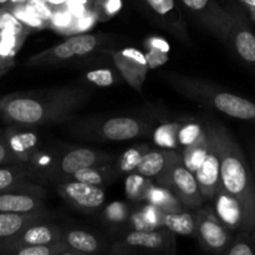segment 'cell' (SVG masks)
<instances>
[{
	"label": "cell",
	"instance_id": "cell-17",
	"mask_svg": "<svg viewBox=\"0 0 255 255\" xmlns=\"http://www.w3.org/2000/svg\"><path fill=\"white\" fill-rule=\"evenodd\" d=\"M56 191L64 201L85 212H95L100 209L106 198L105 191L101 187L77 181L60 182Z\"/></svg>",
	"mask_w": 255,
	"mask_h": 255
},
{
	"label": "cell",
	"instance_id": "cell-25",
	"mask_svg": "<svg viewBox=\"0 0 255 255\" xmlns=\"http://www.w3.org/2000/svg\"><path fill=\"white\" fill-rule=\"evenodd\" d=\"M211 133H209L207 125L204 124V133L196 142L182 148V162L189 171L196 173L197 169L201 167V164L206 159L209 148H211Z\"/></svg>",
	"mask_w": 255,
	"mask_h": 255
},
{
	"label": "cell",
	"instance_id": "cell-14",
	"mask_svg": "<svg viewBox=\"0 0 255 255\" xmlns=\"http://www.w3.org/2000/svg\"><path fill=\"white\" fill-rule=\"evenodd\" d=\"M166 188L178 198L186 209H198L204 204L196 176L184 166L182 159L172 168Z\"/></svg>",
	"mask_w": 255,
	"mask_h": 255
},
{
	"label": "cell",
	"instance_id": "cell-8",
	"mask_svg": "<svg viewBox=\"0 0 255 255\" xmlns=\"http://www.w3.org/2000/svg\"><path fill=\"white\" fill-rule=\"evenodd\" d=\"M196 233L194 238L206 253L223 255L231 246L234 234L223 226L217 217L213 207L202 206L194 213Z\"/></svg>",
	"mask_w": 255,
	"mask_h": 255
},
{
	"label": "cell",
	"instance_id": "cell-13",
	"mask_svg": "<svg viewBox=\"0 0 255 255\" xmlns=\"http://www.w3.org/2000/svg\"><path fill=\"white\" fill-rule=\"evenodd\" d=\"M64 228L47 221L37 222L25 228L16 236L0 242V255L16 249L32 246H46L59 243L62 239Z\"/></svg>",
	"mask_w": 255,
	"mask_h": 255
},
{
	"label": "cell",
	"instance_id": "cell-37",
	"mask_svg": "<svg viewBox=\"0 0 255 255\" xmlns=\"http://www.w3.org/2000/svg\"><path fill=\"white\" fill-rule=\"evenodd\" d=\"M66 251H69V248L62 242H59V243L46 244V246L25 247V248L16 249L4 255H59Z\"/></svg>",
	"mask_w": 255,
	"mask_h": 255
},
{
	"label": "cell",
	"instance_id": "cell-40",
	"mask_svg": "<svg viewBox=\"0 0 255 255\" xmlns=\"http://www.w3.org/2000/svg\"><path fill=\"white\" fill-rule=\"evenodd\" d=\"M12 66H14V59L0 56V74L4 75L5 72L9 71Z\"/></svg>",
	"mask_w": 255,
	"mask_h": 255
},
{
	"label": "cell",
	"instance_id": "cell-19",
	"mask_svg": "<svg viewBox=\"0 0 255 255\" xmlns=\"http://www.w3.org/2000/svg\"><path fill=\"white\" fill-rule=\"evenodd\" d=\"M41 177L27 163H12L0 166V192L45 191L39 183Z\"/></svg>",
	"mask_w": 255,
	"mask_h": 255
},
{
	"label": "cell",
	"instance_id": "cell-10",
	"mask_svg": "<svg viewBox=\"0 0 255 255\" xmlns=\"http://www.w3.org/2000/svg\"><path fill=\"white\" fill-rule=\"evenodd\" d=\"M156 25L184 44L191 42L183 11L177 0H134Z\"/></svg>",
	"mask_w": 255,
	"mask_h": 255
},
{
	"label": "cell",
	"instance_id": "cell-11",
	"mask_svg": "<svg viewBox=\"0 0 255 255\" xmlns=\"http://www.w3.org/2000/svg\"><path fill=\"white\" fill-rule=\"evenodd\" d=\"M231 14V27L227 46L255 76V34L241 7L232 4L227 7Z\"/></svg>",
	"mask_w": 255,
	"mask_h": 255
},
{
	"label": "cell",
	"instance_id": "cell-42",
	"mask_svg": "<svg viewBox=\"0 0 255 255\" xmlns=\"http://www.w3.org/2000/svg\"><path fill=\"white\" fill-rule=\"evenodd\" d=\"M27 0H10V6L11 5H22V4H26Z\"/></svg>",
	"mask_w": 255,
	"mask_h": 255
},
{
	"label": "cell",
	"instance_id": "cell-23",
	"mask_svg": "<svg viewBox=\"0 0 255 255\" xmlns=\"http://www.w3.org/2000/svg\"><path fill=\"white\" fill-rule=\"evenodd\" d=\"M61 242L69 248V251L76 253L104 255L109 254L110 252V244L105 239L84 229H64Z\"/></svg>",
	"mask_w": 255,
	"mask_h": 255
},
{
	"label": "cell",
	"instance_id": "cell-2",
	"mask_svg": "<svg viewBox=\"0 0 255 255\" xmlns=\"http://www.w3.org/2000/svg\"><path fill=\"white\" fill-rule=\"evenodd\" d=\"M219 153L221 186L238 199L255 222V181L243 151L228 129L217 121H207Z\"/></svg>",
	"mask_w": 255,
	"mask_h": 255
},
{
	"label": "cell",
	"instance_id": "cell-21",
	"mask_svg": "<svg viewBox=\"0 0 255 255\" xmlns=\"http://www.w3.org/2000/svg\"><path fill=\"white\" fill-rule=\"evenodd\" d=\"M46 191L0 192V213H35L44 212Z\"/></svg>",
	"mask_w": 255,
	"mask_h": 255
},
{
	"label": "cell",
	"instance_id": "cell-31",
	"mask_svg": "<svg viewBox=\"0 0 255 255\" xmlns=\"http://www.w3.org/2000/svg\"><path fill=\"white\" fill-rule=\"evenodd\" d=\"M182 121H171L159 125L153 131V141L159 148L176 149L179 148L178 132Z\"/></svg>",
	"mask_w": 255,
	"mask_h": 255
},
{
	"label": "cell",
	"instance_id": "cell-12",
	"mask_svg": "<svg viewBox=\"0 0 255 255\" xmlns=\"http://www.w3.org/2000/svg\"><path fill=\"white\" fill-rule=\"evenodd\" d=\"M213 209L219 221L233 234L255 232V222L243 204L224 191L222 186L214 194Z\"/></svg>",
	"mask_w": 255,
	"mask_h": 255
},
{
	"label": "cell",
	"instance_id": "cell-43",
	"mask_svg": "<svg viewBox=\"0 0 255 255\" xmlns=\"http://www.w3.org/2000/svg\"><path fill=\"white\" fill-rule=\"evenodd\" d=\"M59 255H89V254H82V253H76V252H72V251H66Z\"/></svg>",
	"mask_w": 255,
	"mask_h": 255
},
{
	"label": "cell",
	"instance_id": "cell-48",
	"mask_svg": "<svg viewBox=\"0 0 255 255\" xmlns=\"http://www.w3.org/2000/svg\"><path fill=\"white\" fill-rule=\"evenodd\" d=\"M2 76V75H0V77H1Z\"/></svg>",
	"mask_w": 255,
	"mask_h": 255
},
{
	"label": "cell",
	"instance_id": "cell-28",
	"mask_svg": "<svg viewBox=\"0 0 255 255\" xmlns=\"http://www.w3.org/2000/svg\"><path fill=\"white\" fill-rule=\"evenodd\" d=\"M116 176V169H115L114 166H111V163H109L80 169L69 181H77L82 182V183L91 184V186L104 187Z\"/></svg>",
	"mask_w": 255,
	"mask_h": 255
},
{
	"label": "cell",
	"instance_id": "cell-4",
	"mask_svg": "<svg viewBox=\"0 0 255 255\" xmlns=\"http://www.w3.org/2000/svg\"><path fill=\"white\" fill-rule=\"evenodd\" d=\"M69 132L79 138L91 141L122 142L149 134L153 128V119L139 116L82 117L66 122Z\"/></svg>",
	"mask_w": 255,
	"mask_h": 255
},
{
	"label": "cell",
	"instance_id": "cell-3",
	"mask_svg": "<svg viewBox=\"0 0 255 255\" xmlns=\"http://www.w3.org/2000/svg\"><path fill=\"white\" fill-rule=\"evenodd\" d=\"M162 77L173 87V90L191 101L233 119L255 124V101L226 91L201 77L174 72H164Z\"/></svg>",
	"mask_w": 255,
	"mask_h": 255
},
{
	"label": "cell",
	"instance_id": "cell-24",
	"mask_svg": "<svg viewBox=\"0 0 255 255\" xmlns=\"http://www.w3.org/2000/svg\"><path fill=\"white\" fill-rule=\"evenodd\" d=\"M47 219H49V213L46 211L24 214L0 213V242L16 236L31 224Z\"/></svg>",
	"mask_w": 255,
	"mask_h": 255
},
{
	"label": "cell",
	"instance_id": "cell-38",
	"mask_svg": "<svg viewBox=\"0 0 255 255\" xmlns=\"http://www.w3.org/2000/svg\"><path fill=\"white\" fill-rule=\"evenodd\" d=\"M85 80L96 87H110L116 81V76L109 69H97L87 72Z\"/></svg>",
	"mask_w": 255,
	"mask_h": 255
},
{
	"label": "cell",
	"instance_id": "cell-18",
	"mask_svg": "<svg viewBox=\"0 0 255 255\" xmlns=\"http://www.w3.org/2000/svg\"><path fill=\"white\" fill-rule=\"evenodd\" d=\"M181 159V153L173 151V149H149L142 157L136 172L141 176L151 179L154 184L166 187L167 178H168L172 168Z\"/></svg>",
	"mask_w": 255,
	"mask_h": 255
},
{
	"label": "cell",
	"instance_id": "cell-6",
	"mask_svg": "<svg viewBox=\"0 0 255 255\" xmlns=\"http://www.w3.org/2000/svg\"><path fill=\"white\" fill-rule=\"evenodd\" d=\"M109 41V37L96 34H81L70 36L69 39L32 55L25 65L34 69L40 67L62 66L74 60L84 59L99 52Z\"/></svg>",
	"mask_w": 255,
	"mask_h": 255
},
{
	"label": "cell",
	"instance_id": "cell-49",
	"mask_svg": "<svg viewBox=\"0 0 255 255\" xmlns=\"http://www.w3.org/2000/svg\"><path fill=\"white\" fill-rule=\"evenodd\" d=\"M0 75H1V74H0Z\"/></svg>",
	"mask_w": 255,
	"mask_h": 255
},
{
	"label": "cell",
	"instance_id": "cell-16",
	"mask_svg": "<svg viewBox=\"0 0 255 255\" xmlns=\"http://www.w3.org/2000/svg\"><path fill=\"white\" fill-rule=\"evenodd\" d=\"M4 134L16 163L29 164L35 154L42 148L37 127L9 125L4 129Z\"/></svg>",
	"mask_w": 255,
	"mask_h": 255
},
{
	"label": "cell",
	"instance_id": "cell-7",
	"mask_svg": "<svg viewBox=\"0 0 255 255\" xmlns=\"http://www.w3.org/2000/svg\"><path fill=\"white\" fill-rule=\"evenodd\" d=\"M112 162L111 154L101 149L89 147H70L57 149L54 163L47 173L46 178L52 181H69L77 171L89 167L102 166Z\"/></svg>",
	"mask_w": 255,
	"mask_h": 255
},
{
	"label": "cell",
	"instance_id": "cell-47",
	"mask_svg": "<svg viewBox=\"0 0 255 255\" xmlns=\"http://www.w3.org/2000/svg\"><path fill=\"white\" fill-rule=\"evenodd\" d=\"M253 20H255V16H254V17H253Z\"/></svg>",
	"mask_w": 255,
	"mask_h": 255
},
{
	"label": "cell",
	"instance_id": "cell-15",
	"mask_svg": "<svg viewBox=\"0 0 255 255\" xmlns=\"http://www.w3.org/2000/svg\"><path fill=\"white\" fill-rule=\"evenodd\" d=\"M115 66L125 81L141 92L143 82L148 74V65L144 54L133 47H126L124 50H110Z\"/></svg>",
	"mask_w": 255,
	"mask_h": 255
},
{
	"label": "cell",
	"instance_id": "cell-29",
	"mask_svg": "<svg viewBox=\"0 0 255 255\" xmlns=\"http://www.w3.org/2000/svg\"><path fill=\"white\" fill-rule=\"evenodd\" d=\"M146 201L147 203L161 209L162 212H181L186 209L168 188L154 183H152L149 188Z\"/></svg>",
	"mask_w": 255,
	"mask_h": 255
},
{
	"label": "cell",
	"instance_id": "cell-32",
	"mask_svg": "<svg viewBox=\"0 0 255 255\" xmlns=\"http://www.w3.org/2000/svg\"><path fill=\"white\" fill-rule=\"evenodd\" d=\"M149 149H151V147H149L148 144L144 143L136 144V146H132L131 148L126 149V151L117 158L116 164L114 166L117 174L136 172L142 157H143L144 153L148 152Z\"/></svg>",
	"mask_w": 255,
	"mask_h": 255
},
{
	"label": "cell",
	"instance_id": "cell-44",
	"mask_svg": "<svg viewBox=\"0 0 255 255\" xmlns=\"http://www.w3.org/2000/svg\"><path fill=\"white\" fill-rule=\"evenodd\" d=\"M0 6L9 7L10 6V0H0Z\"/></svg>",
	"mask_w": 255,
	"mask_h": 255
},
{
	"label": "cell",
	"instance_id": "cell-1",
	"mask_svg": "<svg viewBox=\"0 0 255 255\" xmlns=\"http://www.w3.org/2000/svg\"><path fill=\"white\" fill-rule=\"evenodd\" d=\"M94 91L86 85L14 92L0 99V119L7 125L41 127L66 124L91 100Z\"/></svg>",
	"mask_w": 255,
	"mask_h": 255
},
{
	"label": "cell",
	"instance_id": "cell-45",
	"mask_svg": "<svg viewBox=\"0 0 255 255\" xmlns=\"http://www.w3.org/2000/svg\"><path fill=\"white\" fill-rule=\"evenodd\" d=\"M253 176H254V181H255V166H254V169H253Z\"/></svg>",
	"mask_w": 255,
	"mask_h": 255
},
{
	"label": "cell",
	"instance_id": "cell-30",
	"mask_svg": "<svg viewBox=\"0 0 255 255\" xmlns=\"http://www.w3.org/2000/svg\"><path fill=\"white\" fill-rule=\"evenodd\" d=\"M129 217H131V213L126 204L124 203L110 204L104 212L105 224L114 231L115 237L127 231Z\"/></svg>",
	"mask_w": 255,
	"mask_h": 255
},
{
	"label": "cell",
	"instance_id": "cell-33",
	"mask_svg": "<svg viewBox=\"0 0 255 255\" xmlns=\"http://www.w3.org/2000/svg\"><path fill=\"white\" fill-rule=\"evenodd\" d=\"M152 183L153 182L151 179L141 176L137 172H132L127 177L126 182H125L127 197L129 199H132V201H146L147 194H148Z\"/></svg>",
	"mask_w": 255,
	"mask_h": 255
},
{
	"label": "cell",
	"instance_id": "cell-36",
	"mask_svg": "<svg viewBox=\"0 0 255 255\" xmlns=\"http://www.w3.org/2000/svg\"><path fill=\"white\" fill-rule=\"evenodd\" d=\"M204 133V125L193 121H182L178 132L179 148L189 146Z\"/></svg>",
	"mask_w": 255,
	"mask_h": 255
},
{
	"label": "cell",
	"instance_id": "cell-20",
	"mask_svg": "<svg viewBox=\"0 0 255 255\" xmlns=\"http://www.w3.org/2000/svg\"><path fill=\"white\" fill-rule=\"evenodd\" d=\"M29 30L7 7L0 12V56L14 59L26 40Z\"/></svg>",
	"mask_w": 255,
	"mask_h": 255
},
{
	"label": "cell",
	"instance_id": "cell-26",
	"mask_svg": "<svg viewBox=\"0 0 255 255\" xmlns=\"http://www.w3.org/2000/svg\"><path fill=\"white\" fill-rule=\"evenodd\" d=\"M162 227L176 236L194 237L196 233V216L188 209L181 212H164Z\"/></svg>",
	"mask_w": 255,
	"mask_h": 255
},
{
	"label": "cell",
	"instance_id": "cell-35",
	"mask_svg": "<svg viewBox=\"0 0 255 255\" xmlns=\"http://www.w3.org/2000/svg\"><path fill=\"white\" fill-rule=\"evenodd\" d=\"M223 255H255V232L234 234L231 246Z\"/></svg>",
	"mask_w": 255,
	"mask_h": 255
},
{
	"label": "cell",
	"instance_id": "cell-34",
	"mask_svg": "<svg viewBox=\"0 0 255 255\" xmlns=\"http://www.w3.org/2000/svg\"><path fill=\"white\" fill-rule=\"evenodd\" d=\"M148 51L144 55L148 69H156L168 61V44L159 37H151L146 41Z\"/></svg>",
	"mask_w": 255,
	"mask_h": 255
},
{
	"label": "cell",
	"instance_id": "cell-22",
	"mask_svg": "<svg viewBox=\"0 0 255 255\" xmlns=\"http://www.w3.org/2000/svg\"><path fill=\"white\" fill-rule=\"evenodd\" d=\"M207 127H208V125H207ZM209 133H211L212 139L211 148H209V152L203 163L201 164V167L194 173L204 201H212L214 194L217 193V191L221 187V163H219L218 148H217L216 141L212 136L211 129H209Z\"/></svg>",
	"mask_w": 255,
	"mask_h": 255
},
{
	"label": "cell",
	"instance_id": "cell-46",
	"mask_svg": "<svg viewBox=\"0 0 255 255\" xmlns=\"http://www.w3.org/2000/svg\"><path fill=\"white\" fill-rule=\"evenodd\" d=\"M1 9H2V6H0V12H1Z\"/></svg>",
	"mask_w": 255,
	"mask_h": 255
},
{
	"label": "cell",
	"instance_id": "cell-41",
	"mask_svg": "<svg viewBox=\"0 0 255 255\" xmlns=\"http://www.w3.org/2000/svg\"><path fill=\"white\" fill-rule=\"evenodd\" d=\"M242 4L246 6V9L248 10L249 14H251L252 19L255 16V0H241Z\"/></svg>",
	"mask_w": 255,
	"mask_h": 255
},
{
	"label": "cell",
	"instance_id": "cell-9",
	"mask_svg": "<svg viewBox=\"0 0 255 255\" xmlns=\"http://www.w3.org/2000/svg\"><path fill=\"white\" fill-rule=\"evenodd\" d=\"M179 6L223 44H228L231 14L217 0H178Z\"/></svg>",
	"mask_w": 255,
	"mask_h": 255
},
{
	"label": "cell",
	"instance_id": "cell-39",
	"mask_svg": "<svg viewBox=\"0 0 255 255\" xmlns=\"http://www.w3.org/2000/svg\"><path fill=\"white\" fill-rule=\"evenodd\" d=\"M16 163L15 162L14 156L10 152L9 146L5 139L4 129H0V166H5V164H12Z\"/></svg>",
	"mask_w": 255,
	"mask_h": 255
},
{
	"label": "cell",
	"instance_id": "cell-5",
	"mask_svg": "<svg viewBox=\"0 0 255 255\" xmlns=\"http://www.w3.org/2000/svg\"><path fill=\"white\" fill-rule=\"evenodd\" d=\"M109 255H177V236L166 228L129 229L115 237Z\"/></svg>",
	"mask_w": 255,
	"mask_h": 255
},
{
	"label": "cell",
	"instance_id": "cell-27",
	"mask_svg": "<svg viewBox=\"0 0 255 255\" xmlns=\"http://www.w3.org/2000/svg\"><path fill=\"white\" fill-rule=\"evenodd\" d=\"M164 212L156 207L147 203L143 208L139 211L131 213L128 221L127 231L133 229V231H153V229L163 228L162 227V217Z\"/></svg>",
	"mask_w": 255,
	"mask_h": 255
}]
</instances>
